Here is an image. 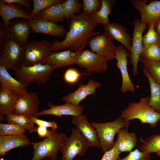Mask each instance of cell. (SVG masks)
<instances>
[{
    "label": "cell",
    "instance_id": "obj_1",
    "mask_svg": "<svg viewBox=\"0 0 160 160\" xmlns=\"http://www.w3.org/2000/svg\"><path fill=\"white\" fill-rule=\"evenodd\" d=\"M69 22V31L66 32L64 39L61 41H53L51 44L52 52L65 49L78 51L88 44L91 38L100 34L99 32L94 31L99 24L82 12L74 15Z\"/></svg>",
    "mask_w": 160,
    "mask_h": 160
},
{
    "label": "cell",
    "instance_id": "obj_2",
    "mask_svg": "<svg viewBox=\"0 0 160 160\" xmlns=\"http://www.w3.org/2000/svg\"><path fill=\"white\" fill-rule=\"evenodd\" d=\"M149 97L143 98L138 102L129 103L121 111L120 117L126 121L137 119L142 124H148L152 127H155L160 120V113L150 105Z\"/></svg>",
    "mask_w": 160,
    "mask_h": 160
},
{
    "label": "cell",
    "instance_id": "obj_3",
    "mask_svg": "<svg viewBox=\"0 0 160 160\" xmlns=\"http://www.w3.org/2000/svg\"><path fill=\"white\" fill-rule=\"evenodd\" d=\"M23 51L21 45L7 37L3 25H0V65L8 71L22 65Z\"/></svg>",
    "mask_w": 160,
    "mask_h": 160
},
{
    "label": "cell",
    "instance_id": "obj_4",
    "mask_svg": "<svg viewBox=\"0 0 160 160\" xmlns=\"http://www.w3.org/2000/svg\"><path fill=\"white\" fill-rule=\"evenodd\" d=\"M67 138L65 134L52 129L50 135L43 140L30 142L33 148V156L31 160H41L45 158L56 160L58 152Z\"/></svg>",
    "mask_w": 160,
    "mask_h": 160
},
{
    "label": "cell",
    "instance_id": "obj_5",
    "mask_svg": "<svg viewBox=\"0 0 160 160\" xmlns=\"http://www.w3.org/2000/svg\"><path fill=\"white\" fill-rule=\"evenodd\" d=\"M55 66L39 64L26 66L22 65L14 70L18 80L27 87L31 83L42 84L49 80Z\"/></svg>",
    "mask_w": 160,
    "mask_h": 160
},
{
    "label": "cell",
    "instance_id": "obj_6",
    "mask_svg": "<svg viewBox=\"0 0 160 160\" xmlns=\"http://www.w3.org/2000/svg\"><path fill=\"white\" fill-rule=\"evenodd\" d=\"M131 123L130 121H125L120 117L111 122L91 123L97 132L100 148L103 152L108 151L113 147L115 142L114 137L116 134L121 129L128 127Z\"/></svg>",
    "mask_w": 160,
    "mask_h": 160
},
{
    "label": "cell",
    "instance_id": "obj_7",
    "mask_svg": "<svg viewBox=\"0 0 160 160\" xmlns=\"http://www.w3.org/2000/svg\"><path fill=\"white\" fill-rule=\"evenodd\" d=\"M22 65L43 64L46 59L52 53L51 44L45 40H31L23 44Z\"/></svg>",
    "mask_w": 160,
    "mask_h": 160
},
{
    "label": "cell",
    "instance_id": "obj_8",
    "mask_svg": "<svg viewBox=\"0 0 160 160\" xmlns=\"http://www.w3.org/2000/svg\"><path fill=\"white\" fill-rule=\"evenodd\" d=\"M89 147L88 141L79 130L73 128L71 135L59 151L62 154L60 160H73L77 156L83 157Z\"/></svg>",
    "mask_w": 160,
    "mask_h": 160
},
{
    "label": "cell",
    "instance_id": "obj_9",
    "mask_svg": "<svg viewBox=\"0 0 160 160\" xmlns=\"http://www.w3.org/2000/svg\"><path fill=\"white\" fill-rule=\"evenodd\" d=\"M132 44L129 55V61L132 65V74L138 75V64L140 57L144 47L143 43V33L147 29V26L141 23L140 20L136 19L134 20Z\"/></svg>",
    "mask_w": 160,
    "mask_h": 160
},
{
    "label": "cell",
    "instance_id": "obj_10",
    "mask_svg": "<svg viewBox=\"0 0 160 160\" xmlns=\"http://www.w3.org/2000/svg\"><path fill=\"white\" fill-rule=\"evenodd\" d=\"M135 9L140 14L141 23L148 26L154 24L160 17V1H151L147 4L148 0H129Z\"/></svg>",
    "mask_w": 160,
    "mask_h": 160
},
{
    "label": "cell",
    "instance_id": "obj_11",
    "mask_svg": "<svg viewBox=\"0 0 160 160\" xmlns=\"http://www.w3.org/2000/svg\"><path fill=\"white\" fill-rule=\"evenodd\" d=\"M107 60L88 49H83L79 55L75 64L86 69L89 72H96L100 74L108 68Z\"/></svg>",
    "mask_w": 160,
    "mask_h": 160
},
{
    "label": "cell",
    "instance_id": "obj_12",
    "mask_svg": "<svg viewBox=\"0 0 160 160\" xmlns=\"http://www.w3.org/2000/svg\"><path fill=\"white\" fill-rule=\"evenodd\" d=\"M105 33L94 36L89 41L91 51L107 61L115 58L117 47Z\"/></svg>",
    "mask_w": 160,
    "mask_h": 160
},
{
    "label": "cell",
    "instance_id": "obj_13",
    "mask_svg": "<svg viewBox=\"0 0 160 160\" xmlns=\"http://www.w3.org/2000/svg\"><path fill=\"white\" fill-rule=\"evenodd\" d=\"M129 55V52L126 50L121 44L117 47L115 57L117 61L116 66L121 74L122 82L120 91L123 94L127 91L133 94L135 92V87L130 79L127 69V57Z\"/></svg>",
    "mask_w": 160,
    "mask_h": 160
},
{
    "label": "cell",
    "instance_id": "obj_14",
    "mask_svg": "<svg viewBox=\"0 0 160 160\" xmlns=\"http://www.w3.org/2000/svg\"><path fill=\"white\" fill-rule=\"evenodd\" d=\"M4 29L7 38L20 44L27 41L31 31L28 20L18 18L11 20Z\"/></svg>",
    "mask_w": 160,
    "mask_h": 160
},
{
    "label": "cell",
    "instance_id": "obj_15",
    "mask_svg": "<svg viewBox=\"0 0 160 160\" xmlns=\"http://www.w3.org/2000/svg\"><path fill=\"white\" fill-rule=\"evenodd\" d=\"M23 6L17 3H6L3 0L0 1V15L3 22V25L6 28L12 20L21 18L27 20L36 19L31 16L30 13Z\"/></svg>",
    "mask_w": 160,
    "mask_h": 160
},
{
    "label": "cell",
    "instance_id": "obj_16",
    "mask_svg": "<svg viewBox=\"0 0 160 160\" xmlns=\"http://www.w3.org/2000/svg\"><path fill=\"white\" fill-rule=\"evenodd\" d=\"M39 101L37 93H28L20 96L16 103L13 114L35 117L38 111Z\"/></svg>",
    "mask_w": 160,
    "mask_h": 160
},
{
    "label": "cell",
    "instance_id": "obj_17",
    "mask_svg": "<svg viewBox=\"0 0 160 160\" xmlns=\"http://www.w3.org/2000/svg\"><path fill=\"white\" fill-rule=\"evenodd\" d=\"M31 31L34 33H41L60 37L66 33L65 29L63 25L41 19H34L28 20Z\"/></svg>",
    "mask_w": 160,
    "mask_h": 160
},
{
    "label": "cell",
    "instance_id": "obj_18",
    "mask_svg": "<svg viewBox=\"0 0 160 160\" xmlns=\"http://www.w3.org/2000/svg\"><path fill=\"white\" fill-rule=\"evenodd\" d=\"M72 123L76 127L89 143L90 147L100 148L97 132L85 115L72 116Z\"/></svg>",
    "mask_w": 160,
    "mask_h": 160
},
{
    "label": "cell",
    "instance_id": "obj_19",
    "mask_svg": "<svg viewBox=\"0 0 160 160\" xmlns=\"http://www.w3.org/2000/svg\"><path fill=\"white\" fill-rule=\"evenodd\" d=\"M85 46L76 51L68 49L60 52H52L46 59L43 64L55 66L57 68L75 64L79 55Z\"/></svg>",
    "mask_w": 160,
    "mask_h": 160
},
{
    "label": "cell",
    "instance_id": "obj_20",
    "mask_svg": "<svg viewBox=\"0 0 160 160\" xmlns=\"http://www.w3.org/2000/svg\"><path fill=\"white\" fill-rule=\"evenodd\" d=\"M104 33L112 41L115 40L121 43L127 50L130 52L132 38L123 25L113 22L103 25Z\"/></svg>",
    "mask_w": 160,
    "mask_h": 160
},
{
    "label": "cell",
    "instance_id": "obj_21",
    "mask_svg": "<svg viewBox=\"0 0 160 160\" xmlns=\"http://www.w3.org/2000/svg\"><path fill=\"white\" fill-rule=\"evenodd\" d=\"M101 85V83L90 79L86 85L80 84L76 90L63 97L62 100L65 103L79 105L80 102L87 96L95 94L96 93V89Z\"/></svg>",
    "mask_w": 160,
    "mask_h": 160
},
{
    "label": "cell",
    "instance_id": "obj_22",
    "mask_svg": "<svg viewBox=\"0 0 160 160\" xmlns=\"http://www.w3.org/2000/svg\"><path fill=\"white\" fill-rule=\"evenodd\" d=\"M48 105L49 108V109L39 112L35 117L45 115H52L57 117L64 115L76 117L82 115L84 110V107L82 106L76 105L68 103L58 105L49 103Z\"/></svg>",
    "mask_w": 160,
    "mask_h": 160
},
{
    "label": "cell",
    "instance_id": "obj_23",
    "mask_svg": "<svg viewBox=\"0 0 160 160\" xmlns=\"http://www.w3.org/2000/svg\"><path fill=\"white\" fill-rule=\"evenodd\" d=\"M20 96L0 84V114L6 117L13 114L16 103Z\"/></svg>",
    "mask_w": 160,
    "mask_h": 160
},
{
    "label": "cell",
    "instance_id": "obj_24",
    "mask_svg": "<svg viewBox=\"0 0 160 160\" xmlns=\"http://www.w3.org/2000/svg\"><path fill=\"white\" fill-rule=\"evenodd\" d=\"M30 143L28 137L24 134L15 135L0 136V157L15 148L26 147Z\"/></svg>",
    "mask_w": 160,
    "mask_h": 160
},
{
    "label": "cell",
    "instance_id": "obj_25",
    "mask_svg": "<svg viewBox=\"0 0 160 160\" xmlns=\"http://www.w3.org/2000/svg\"><path fill=\"white\" fill-rule=\"evenodd\" d=\"M0 84L20 96L25 95L28 93L27 87L19 80L13 77L6 69L1 65H0Z\"/></svg>",
    "mask_w": 160,
    "mask_h": 160
},
{
    "label": "cell",
    "instance_id": "obj_26",
    "mask_svg": "<svg viewBox=\"0 0 160 160\" xmlns=\"http://www.w3.org/2000/svg\"><path fill=\"white\" fill-rule=\"evenodd\" d=\"M137 141L135 133L129 132L125 128H122L117 133L116 142L121 153L131 151L136 146Z\"/></svg>",
    "mask_w": 160,
    "mask_h": 160
},
{
    "label": "cell",
    "instance_id": "obj_27",
    "mask_svg": "<svg viewBox=\"0 0 160 160\" xmlns=\"http://www.w3.org/2000/svg\"><path fill=\"white\" fill-rule=\"evenodd\" d=\"M63 3L53 5L43 10L36 15V18L41 19L55 23L64 21L65 19Z\"/></svg>",
    "mask_w": 160,
    "mask_h": 160
},
{
    "label": "cell",
    "instance_id": "obj_28",
    "mask_svg": "<svg viewBox=\"0 0 160 160\" xmlns=\"http://www.w3.org/2000/svg\"><path fill=\"white\" fill-rule=\"evenodd\" d=\"M101 1L102 5L100 9L97 12L89 15V16L96 23L104 25L110 23L108 16L111 14L116 1L101 0Z\"/></svg>",
    "mask_w": 160,
    "mask_h": 160
},
{
    "label": "cell",
    "instance_id": "obj_29",
    "mask_svg": "<svg viewBox=\"0 0 160 160\" xmlns=\"http://www.w3.org/2000/svg\"><path fill=\"white\" fill-rule=\"evenodd\" d=\"M143 71L150 85L151 96L149 100V104L156 112L160 113V84L153 80L144 67Z\"/></svg>",
    "mask_w": 160,
    "mask_h": 160
},
{
    "label": "cell",
    "instance_id": "obj_30",
    "mask_svg": "<svg viewBox=\"0 0 160 160\" xmlns=\"http://www.w3.org/2000/svg\"><path fill=\"white\" fill-rule=\"evenodd\" d=\"M141 140L142 144L139 147L140 151L149 154L154 153L160 157V133L152 135L144 140L141 139Z\"/></svg>",
    "mask_w": 160,
    "mask_h": 160
},
{
    "label": "cell",
    "instance_id": "obj_31",
    "mask_svg": "<svg viewBox=\"0 0 160 160\" xmlns=\"http://www.w3.org/2000/svg\"><path fill=\"white\" fill-rule=\"evenodd\" d=\"M5 119L9 123L15 124L22 126L30 133L36 131L37 127L35 126L30 117L22 115L12 114L6 116Z\"/></svg>",
    "mask_w": 160,
    "mask_h": 160
},
{
    "label": "cell",
    "instance_id": "obj_32",
    "mask_svg": "<svg viewBox=\"0 0 160 160\" xmlns=\"http://www.w3.org/2000/svg\"><path fill=\"white\" fill-rule=\"evenodd\" d=\"M64 17L67 21H69L75 15L82 13L81 11L83 5L82 2L78 0H67L63 3Z\"/></svg>",
    "mask_w": 160,
    "mask_h": 160
},
{
    "label": "cell",
    "instance_id": "obj_33",
    "mask_svg": "<svg viewBox=\"0 0 160 160\" xmlns=\"http://www.w3.org/2000/svg\"><path fill=\"white\" fill-rule=\"evenodd\" d=\"M140 57V58L148 62L160 61V48L159 45L155 44L144 47Z\"/></svg>",
    "mask_w": 160,
    "mask_h": 160
},
{
    "label": "cell",
    "instance_id": "obj_34",
    "mask_svg": "<svg viewBox=\"0 0 160 160\" xmlns=\"http://www.w3.org/2000/svg\"><path fill=\"white\" fill-rule=\"evenodd\" d=\"M25 129L18 124L13 123H0V136L15 135L23 134Z\"/></svg>",
    "mask_w": 160,
    "mask_h": 160
},
{
    "label": "cell",
    "instance_id": "obj_35",
    "mask_svg": "<svg viewBox=\"0 0 160 160\" xmlns=\"http://www.w3.org/2000/svg\"><path fill=\"white\" fill-rule=\"evenodd\" d=\"M64 1L63 0H33V7L30 15L32 17H35L36 15L43 10Z\"/></svg>",
    "mask_w": 160,
    "mask_h": 160
},
{
    "label": "cell",
    "instance_id": "obj_36",
    "mask_svg": "<svg viewBox=\"0 0 160 160\" xmlns=\"http://www.w3.org/2000/svg\"><path fill=\"white\" fill-rule=\"evenodd\" d=\"M139 61L143 64V66L153 80L160 84V61L150 62L141 58Z\"/></svg>",
    "mask_w": 160,
    "mask_h": 160
},
{
    "label": "cell",
    "instance_id": "obj_37",
    "mask_svg": "<svg viewBox=\"0 0 160 160\" xmlns=\"http://www.w3.org/2000/svg\"><path fill=\"white\" fill-rule=\"evenodd\" d=\"M82 12L87 15L98 11L102 5L100 0H82Z\"/></svg>",
    "mask_w": 160,
    "mask_h": 160
},
{
    "label": "cell",
    "instance_id": "obj_38",
    "mask_svg": "<svg viewBox=\"0 0 160 160\" xmlns=\"http://www.w3.org/2000/svg\"><path fill=\"white\" fill-rule=\"evenodd\" d=\"M154 24H151L148 26V31L143 37V43L144 47L158 44L160 42L159 37L154 29Z\"/></svg>",
    "mask_w": 160,
    "mask_h": 160
},
{
    "label": "cell",
    "instance_id": "obj_39",
    "mask_svg": "<svg viewBox=\"0 0 160 160\" xmlns=\"http://www.w3.org/2000/svg\"><path fill=\"white\" fill-rule=\"evenodd\" d=\"M117 160H151L150 154L140 151L136 148L129 152V154L123 158H120Z\"/></svg>",
    "mask_w": 160,
    "mask_h": 160
},
{
    "label": "cell",
    "instance_id": "obj_40",
    "mask_svg": "<svg viewBox=\"0 0 160 160\" xmlns=\"http://www.w3.org/2000/svg\"><path fill=\"white\" fill-rule=\"evenodd\" d=\"M84 74L80 73L75 69L69 68L65 72L64 79L66 82L70 84H73L76 83L81 76Z\"/></svg>",
    "mask_w": 160,
    "mask_h": 160
},
{
    "label": "cell",
    "instance_id": "obj_41",
    "mask_svg": "<svg viewBox=\"0 0 160 160\" xmlns=\"http://www.w3.org/2000/svg\"><path fill=\"white\" fill-rule=\"evenodd\" d=\"M120 153L121 152L115 141L113 147L111 149L105 152L100 160H117L120 158L119 155Z\"/></svg>",
    "mask_w": 160,
    "mask_h": 160
},
{
    "label": "cell",
    "instance_id": "obj_42",
    "mask_svg": "<svg viewBox=\"0 0 160 160\" xmlns=\"http://www.w3.org/2000/svg\"><path fill=\"white\" fill-rule=\"evenodd\" d=\"M33 122L39 126H41L47 128H50L53 130H56L57 125L55 121H47L40 119L36 117L33 116L30 117Z\"/></svg>",
    "mask_w": 160,
    "mask_h": 160
},
{
    "label": "cell",
    "instance_id": "obj_43",
    "mask_svg": "<svg viewBox=\"0 0 160 160\" xmlns=\"http://www.w3.org/2000/svg\"><path fill=\"white\" fill-rule=\"evenodd\" d=\"M5 2L10 4L17 3L23 6L28 11H30L31 0H3Z\"/></svg>",
    "mask_w": 160,
    "mask_h": 160
},
{
    "label": "cell",
    "instance_id": "obj_44",
    "mask_svg": "<svg viewBox=\"0 0 160 160\" xmlns=\"http://www.w3.org/2000/svg\"><path fill=\"white\" fill-rule=\"evenodd\" d=\"M51 132V130H48L47 128L38 126L36 132L39 136L40 137L45 138L49 136Z\"/></svg>",
    "mask_w": 160,
    "mask_h": 160
},
{
    "label": "cell",
    "instance_id": "obj_45",
    "mask_svg": "<svg viewBox=\"0 0 160 160\" xmlns=\"http://www.w3.org/2000/svg\"><path fill=\"white\" fill-rule=\"evenodd\" d=\"M154 28L160 39V17L154 24Z\"/></svg>",
    "mask_w": 160,
    "mask_h": 160
},
{
    "label": "cell",
    "instance_id": "obj_46",
    "mask_svg": "<svg viewBox=\"0 0 160 160\" xmlns=\"http://www.w3.org/2000/svg\"><path fill=\"white\" fill-rule=\"evenodd\" d=\"M160 48V42L158 44Z\"/></svg>",
    "mask_w": 160,
    "mask_h": 160
},
{
    "label": "cell",
    "instance_id": "obj_47",
    "mask_svg": "<svg viewBox=\"0 0 160 160\" xmlns=\"http://www.w3.org/2000/svg\"><path fill=\"white\" fill-rule=\"evenodd\" d=\"M6 160H9L8 159H6Z\"/></svg>",
    "mask_w": 160,
    "mask_h": 160
}]
</instances>
